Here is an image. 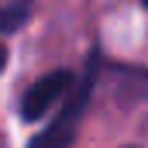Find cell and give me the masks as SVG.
I'll list each match as a JSON object with an SVG mask.
<instances>
[{
	"label": "cell",
	"mask_w": 148,
	"mask_h": 148,
	"mask_svg": "<svg viewBox=\"0 0 148 148\" xmlns=\"http://www.w3.org/2000/svg\"><path fill=\"white\" fill-rule=\"evenodd\" d=\"M93 83H97V55L90 59V66H86V73L83 79H76L73 90L66 93V107L59 110V117L38 134L31 145L35 148H48V145H69L76 138V131H79V117L86 110V103H90V93H93Z\"/></svg>",
	"instance_id": "6da1fadb"
},
{
	"label": "cell",
	"mask_w": 148,
	"mask_h": 148,
	"mask_svg": "<svg viewBox=\"0 0 148 148\" xmlns=\"http://www.w3.org/2000/svg\"><path fill=\"white\" fill-rule=\"evenodd\" d=\"M73 83H76V76L69 69H52V73H45L41 79H35L21 93V103H17L21 121H41L59 100H66V93L73 90Z\"/></svg>",
	"instance_id": "7a4b0ae2"
},
{
	"label": "cell",
	"mask_w": 148,
	"mask_h": 148,
	"mask_svg": "<svg viewBox=\"0 0 148 148\" xmlns=\"http://www.w3.org/2000/svg\"><path fill=\"white\" fill-rule=\"evenodd\" d=\"M110 86L121 100H148V69L145 66H131V62H114Z\"/></svg>",
	"instance_id": "3957f363"
},
{
	"label": "cell",
	"mask_w": 148,
	"mask_h": 148,
	"mask_svg": "<svg viewBox=\"0 0 148 148\" xmlns=\"http://www.w3.org/2000/svg\"><path fill=\"white\" fill-rule=\"evenodd\" d=\"M28 3H7V7H0V31L3 35H10V31H17L24 21H28Z\"/></svg>",
	"instance_id": "277c9868"
},
{
	"label": "cell",
	"mask_w": 148,
	"mask_h": 148,
	"mask_svg": "<svg viewBox=\"0 0 148 148\" xmlns=\"http://www.w3.org/2000/svg\"><path fill=\"white\" fill-rule=\"evenodd\" d=\"M7 59H10V52H7V45L0 41V76H3V69H7Z\"/></svg>",
	"instance_id": "5b68a950"
},
{
	"label": "cell",
	"mask_w": 148,
	"mask_h": 148,
	"mask_svg": "<svg viewBox=\"0 0 148 148\" xmlns=\"http://www.w3.org/2000/svg\"><path fill=\"white\" fill-rule=\"evenodd\" d=\"M141 3H145V10H148V0H141Z\"/></svg>",
	"instance_id": "8992f818"
}]
</instances>
